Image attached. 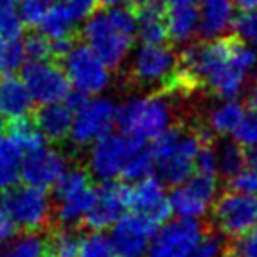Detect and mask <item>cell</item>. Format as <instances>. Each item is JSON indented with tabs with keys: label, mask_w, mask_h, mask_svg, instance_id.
Wrapping results in <instances>:
<instances>
[{
	"label": "cell",
	"mask_w": 257,
	"mask_h": 257,
	"mask_svg": "<svg viewBox=\"0 0 257 257\" xmlns=\"http://www.w3.org/2000/svg\"><path fill=\"white\" fill-rule=\"evenodd\" d=\"M257 67V51L236 37L189 44L179 56L168 95L205 89L220 100L236 98Z\"/></svg>",
	"instance_id": "6da1fadb"
},
{
	"label": "cell",
	"mask_w": 257,
	"mask_h": 257,
	"mask_svg": "<svg viewBox=\"0 0 257 257\" xmlns=\"http://www.w3.org/2000/svg\"><path fill=\"white\" fill-rule=\"evenodd\" d=\"M82 41L110 70L121 68L133 53L137 20L133 7L115 6L93 11L82 25Z\"/></svg>",
	"instance_id": "7a4b0ae2"
},
{
	"label": "cell",
	"mask_w": 257,
	"mask_h": 257,
	"mask_svg": "<svg viewBox=\"0 0 257 257\" xmlns=\"http://www.w3.org/2000/svg\"><path fill=\"white\" fill-rule=\"evenodd\" d=\"M149 149L159 180L175 187L194 173L200 139L194 128L172 124L156 137Z\"/></svg>",
	"instance_id": "3957f363"
},
{
	"label": "cell",
	"mask_w": 257,
	"mask_h": 257,
	"mask_svg": "<svg viewBox=\"0 0 257 257\" xmlns=\"http://www.w3.org/2000/svg\"><path fill=\"white\" fill-rule=\"evenodd\" d=\"M173 108L170 95L154 91L133 95L115 107V124L122 133L140 140H154L172 126Z\"/></svg>",
	"instance_id": "277c9868"
},
{
	"label": "cell",
	"mask_w": 257,
	"mask_h": 257,
	"mask_svg": "<svg viewBox=\"0 0 257 257\" xmlns=\"http://www.w3.org/2000/svg\"><path fill=\"white\" fill-rule=\"evenodd\" d=\"M130 77L140 88L168 93L177 77L179 54L166 44H142L130 54Z\"/></svg>",
	"instance_id": "5b68a950"
},
{
	"label": "cell",
	"mask_w": 257,
	"mask_h": 257,
	"mask_svg": "<svg viewBox=\"0 0 257 257\" xmlns=\"http://www.w3.org/2000/svg\"><path fill=\"white\" fill-rule=\"evenodd\" d=\"M61 68L72 91L81 96H98L112 82L110 68L84 42H74L61 56Z\"/></svg>",
	"instance_id": "8992f818"
},
{
	"label": "cell",
	"mask_w": 257,
	"mask_h": 257,
	"mask_svg": "<svg viewBox=\"0 0 257 257\" xmlns=\"http://www.w3.org/2000/svg\"><path fill=\"white\" fill-rule=\"evenodd\" d=\"M53 189V213L61 226L81 224L95 196L93 177L82 168H68Z\"/></svg>",
	"instance_id": "52a82bcc"
},
{
	"label": "cell",
	"mask_w": 257,
	"mask_h": 257,
	"mask_svg": "<svg viewBox=\"0 0 257 257\" xmlns=\"http://www.w3.org/2000/svg\"><path fill=\"white\" fill-rule=\"evenodd\" d=\"M2 205L13 219L14 226L28 233L46 229L53 219V198L41 187L23 184L6 191Z\"/></svg>",
	"instance_id": "ba28073f"
},
{
	"label": "cell",
	"mask_w": 257,
	"mask_h": 257,
	"mask_svg": "<svg viewBox=\"0 0 257 257\" xmlns=\"http://www.w3.org/2000/svg\"><path fill=\"white\" fill-rule=\"evenodd\" d=\"M146 140L135 139L126 133H107L100 140L89 146L88 173L100 182H110L122 177L128 159Z\"/></svg>",
	"instance_id": "9c48e42d"
},
{
	"label": "cell",
	"mask_w": 257,
	"mask_h": 257,
	"mask_svg": "<svg viewBox=\"0 0 257 257\" xmlns=\"http://www.w3.org/2000/svg\"><path fill=\"white\" fill-rule=\"evenodd\" d=\"M115 105L107 96H84L74 107L70 140L75 147H89L115 124Z\"/></svg>",
	"instance_id": "30bf717a"
},
{
	"label": "cell",
	"mask_w": 257,
	"mask_h": 257,
	"mask_svg": "<svg viewBox=\"0 0 257 257\" xmlns=\"http://www.w3.org/2000/svg\"><path fill=\"white\" fill-rule=\"evenodd\" d=\"M21 79L30 91L34 103L48 105L65 102L70 96L72 88L65 75L61 65L53 60H35L27 61L21 67Z\"/></svg>",
	"instance_id": "8fae6325"
},
{
	"label": "cell",
	"mask_w": 257,
	"mask_h": 257,
	"mask_svg": "<svg viewBox=\"0 0 257 257\" xmlns=\"http://www.w3.org/2000/svg\"><path fill=\"white\" fill-rule=\"evenodd\" d=\"M205 229L196 219L166 220L156 229L144 257H191Z\"/></svg>",
	"instance_id": "7c38bea8"
},
{
	"label": "cell",
	"mask_w": 257,
	"mask_h": 257,
	"mask_svg": "<svg viewBox=\"0 0 257 257\" xmlns=\"http://www.w3.org/2000/svg\"><path fill=\"white\" fill-rule=\"evenodd\" d=\"M212 215L215 229L229 240H236L254 229L257 222V201L250 194L227 191L213 201Z\"/></svg>",
	"instance_id": "4fadbf2b"
},
{
	"label": "cell",
	"mask_w": 257,
	"mask_h": 257,
	"mask_svg": "<svg viewBox=\"0 0 257 257\" xmlns=\"http://www.w3.org/2000/svg\"><path fill=\"white\" fill-rule=\"evenodd\" d=\"M217 196V179L203 173H193L186 182L173 187L168 194L170 208L179 219H200L213 205Z\"/></svg>",
	"instance_id": "5bb4252c"
},
{
	"label": "cell",
	"mask_w": 257,
	"mask_h": 257,
	"mask_svg": "<svg viewBox=\"0 0 257 257\" xmlns=\"http://www.w3.org/2000/svg\"><path fill=\"white\" fill-rule=\"evenodd\" d=\"M128 208L154 227L165 224L172 215L165 184L154 175L135 180V184L128 187Z\"/></svg>",
	"instance_id": "9a60e30c"
},
{
	"label": "cell",
	"mask_w": 257,
	"mask_h": 257,
	"mask_svg": "<svg viewBox=\"0 0 257 257\" xmlns=\"http://www.w3.org/2000/svg\"><path fill=\"white\" fill-rule=\"evenodd\" d=\"M128 210V186L119 180L102 182L95 187L91 206L82 222L91 231H107L121 219Z\"/></svg>",
	"instance_id": "2e32d148"
},
{
	"label": "cell",
	"mask_w": 257,
	"mask_h": 257,
	"mask_svg": "<svg viewBox=\"0 0 257 257\" xmlns=\"http://www.w3.org/2000/svg\"><path fill=\"white\" fill-rule=\"evenodd\" d=\"M70 168L68 159L54 147H39L21 159V180L28 186L53 189Z\"/></svg>",
	"instance_id": "e0dca14e"
},
{
	"label": "cell",
	"mask_w": 257,
	"mask_h": 257,
	"mask_svg": "<svg viewBox=\"0 0 257 257\" xmlns=\"http://www.w3.org/2000/svg\"><path fill=\"white\" fill-rule=\"evenodd\" d=\"M158 227L135 213H124L110 227L108 241L115 257H144Z\"/></svg>",
	"instance_id": "ac0fdd59"
},
{
	"label": "cell",
	"mask_w": 257,
	"mask_h": 257,
	"mask_svg": "<svg viewBox=\"0 0 257 257\" xmlns=\"http://www.w3.org/2000/svg\"><path fill=\"white\" fill-rule=\"evenodd\" d=\"M72 121H74V105L65 100V102L41 105L34 122L37 124L44 140L60 144L70 137Z\"/></svg>",
	"instance_id": "d6986e66"
},
{
	"label": "cell",
	"mask_w": 257,
	"mask_h": 257,
	"mask_svg": "<svg viewBox=\"0 0 257 257\" xmlns=\"http://www.w3.org/2000/svg\"><path fill=\"white\" fill-rule=\"evenodd\" d=\"M34 105V98L20 75H0V112L4 117L11 122L25 119L32 114Z\"/></svg>",
	"instance_id": "ffe728a7"
},
{
	"label": "cell",
	"mask_w": 257,
	"mask_h": 257,
	"mask_svg": "<svg viewBox=\"0 0 257 257\" xmlns=\"http://www.w3.org/2000/svg\"><path fill=\"white\" fill-rule=\"evenodd\" d=\"M133 13L137 20V37L142 44H165V4L161 0H137Z\"/></svg>",
	"instance_id": "44dd1931"
},
{
	"label": "cell",
	"mask_w": 257,
	"mask_h": 257,
	"mask_svg": "<svg viewBox=\"0 0 257 257\" xmlns=\"http://www.w3.org/2000/svg\"><path fill=\"white\" fill-rule=\"evenodd\" d=\"M200 37L203 41H215L233 28L234 4L233 0H200Z\"/></svg>",
	"instance_id": "7402d4cb"
},
{
	"label": "cell",
	"mask_w": 257,
	"mask_h": 257,
	"mask_svg": "<svg viewBox=\"0 0 257 257\" xmlns=\"http://www.w3.org/2000/svg\"><path fill=\"white\" fill-rule=\"evenodd\" d=\"M166 39L175 46H189L200 37V14L196 6L170 7L165 16Z\"/></svg>",
	"instance_id": "603a6c76"
},
{
	"label": "cell",
	"mask_w": 257,
	"mask_h": 257,
	"mask_svg": "<svg viewBox=\"0 0 257 257\" xmlns=\"http://www.w3.org/2000/svg\"><path fill=\"white\" fill-rule=\"evenodd\" d=\"M77 23L79 21L60 2H54L37 28L39 34L44 35L49 42H65L74 41Z\"/></svg>",
	"instance_id": "cb8c5ba5"
},
{
	"label": "cell",
	"mask_w": 257,
	"mask_h": 257,
	"mask_svg": "<svg viewBox=\"0 0 257 257\" xmlns=\"http://www.w3.org/2000/svg\"><path fill=\"white\" fill-rule=\"evenodd\" d=\"M243 114H245V107L238 102L236 98L222 100V102L217 103L215 107L210 108L208 115H206L205 126L215 137L233 135L234 130L240 124Z\"/></svg>",
	"instance_id": "d4e9b609"
},
{
	"label": "cell",
	"mask_w": 257,
	"mask_h": 257,
	"mask_svg": "<svg viewBox=\"0 0 257 257\" xmlns=\"http://www.w3.org/2000/svg\"><path fill=\"white\" fill-rule=\"evenodd\" d=\"M23 154L7 137H0V193L13 189L21 180Z\"/></svg>",
	"instance_id": "484cf974"
},
{
	"label": "cell",
	"mask_w": 257,
	"mask_h": 257,
	"mask_svg": "<svg viewBox=\"0 0 257 257\" xmlns=\"http://www.w3.org/2000/svg\"><path fill=\"white\" fill-rule=\"evenodd\" d=\"M81 247V234L70 226H61L44 240L46 257H77Z\"/></svg>",
	"instance_id": "4316f807"
},
{
	"label": "cell",
	"mask_w": 257,
	"mask_h": 257,
	"mask_svg": "<svg viewBox=\"0 0 257 257\" xmlns=\"http://www.w3.org/2000/svg\"><path fill=\"white\" fill-rule=\"evenodd\" d=\"M7 139L18 147V151H20L23 156L32 153V151H35V149H39V147H42L46 142L42 133L39 132L37 124H35L34 121H30L28 117L18 119V121L11 122Z\"/></svg>",
	"instance_id": "83f0119b"
},
{
	"label": "cell",
	"mask_w": 257,
	"mask_h": 257,
	"mask_svg": "<svg viewBox=\"0 0 257 257\" xmlns=\"http://www.w3.org/2000/svg\"><path fill=\"white\" fill-rule=\"evenodd\" d=\"M0 257H44V238L39 233L23 231L14 234L2 248Z\"/></svg>",
	"instance_id": "f1b7e54d"
},
{
	"label": "cell",
	"mask_w": 257,
	"mask_h": 257,
	"mask_svg": "<svg viewBox=\"0 0 257 257\" xmlns=\"http://www.w3.org/2000/svg\"><path fill=\"white\" fill-rule=\"evenodd\" d=\"M245 153L247 151L236 142H222L219 147L215 146L217 173L229 180L238 172H241L245 168Z\"/></svg>",
	"instance_id": "f546056e"
},
{
	"label": "cell",
	"mask_w": 257,
	"mask_h": 257,
	"mask_svg": "<svg viewBox=\"0 0 257 257\" xmlns=\"http://www.w3.org/2000/svg\"><path fill=\"white\" fill-rule=\"evenodd\" d=\"M229 241L215 227H206L203 236L194 247L191 257H227L229 255Z\"/></svg>",
	"instance_id": "4dcf8cb0"
},
{
	"label": "cell",
	"mask_w": 257,
	"mask_h": 257,
	"mask_svg": "<svg viewBox=\"0 0 257 257\" xmlns=\"http://www.w3.org/2000/svg\"><path fill=\"white\" fill-rule=\"evenodd\" d=\"M154 170V163H153V156H151V149L142 144L135 153L132 154V158L128 159L124 170H122V177L121 179L126 180H140L147 175H153Z\"/></svg>",
	"instance_id": "1f68e13d"
},
{
	"label": "cell",
	"mask_w": 257,
	"mask_h": 257,
	"mask_svg": "<svg viewBox=\"0 0 257 257\" xmlns=\"http://www.w3.org/2000/svg\"><path fill=\"white\" fill-rule=\"evenodd\" d=\"M23 21L18 7L7 0H0V37L4 41H20L23 35Z\"/></svg>",
	"instance_id": "d6a6232c"
},
{
	"label": "cell",
	"mask_w": 257,
	"mask_h": 257,
	"mask_svg": "<svg viewBox=\"0 0 257 257\" xmlns=\"http://www.w3.org/2000/svg\"><path fill=\"white\" fill-rule=\"evenodd\" d=\"M77 257H115V254L103 231H89L88 234L81 236Z\"/></svg>",
	"instance_id": "836d02e7"
},
{
	"label": "cell",
	"mask_w": 257,
	"mask_h": 257,
	"mask_svg": "<svg viewBox=\"0 0 257 257\" xmlns=\"http://www.w3.org/2000/svg\"><path fill=\"white\" fill-rule=\"evenodd\" d=\"M231 30L234 32V37L238 41L257 51V9L241 13L238 18H234Z\"/></svg>",
	"instance_id": "e575fe53"
},
{
	"label": "cell",
	"mask_w": 257,
	"mask_h": 257,
	"mask_svg": "<svg viewBox=\"0 0 257 257\" xmlns=\"http://www.w3.org/2000/svg\"><path fill=\"white\" fill-rule=\"evenodd\" d=\"M18 4H20L18 6V14H20L23 25L35 28L39 27L42 18L51 9L54 0H20Z\"/></svg>",
	"instance_id": "d590c367"
},
{
	"label": "cell",
	"mask_w": 257,
	"mask_h": 257,
	"mask_svg": "<svg viewBox=\"0 0 257 257\" xmlns=\"http://www.w3.org/2000/svg\"><path fill=\"white\" fill-rule=\"evenodd\" d=\"M233 135L234 142L240 144L243 149H254V147H257V110L245 112Z\"/></svg>",
	"instance_id": "8d00e7d4"
},
{
	"label": "cell",
	"mask_w": 257,
	"mask_h": 257,
	"mask_svg": "<svg viewBox=\"0 0 257 257\" xmlns=\"http://www.w3.org/2000/svg\"><path fill=\"white\" fill-rule=\"evenodd\" d=\"M23 46V53L27 61H35V60H48L53 56L51 51V42L44 37L42 34H32L21 42Z\"/></svg>",
	"instance_id": "74e56055"
},
{
	"label": "cell",
	"mask_w": 257,
	"mask_h": 257,
	"mask_svg": "<svg viewBox=\"0 0 257 257\" xmlns=\"http://www.w3.org/2000/svg\"><path fill=\"white\" fill-rule=\"evenodd\" d=\"M194 172L203 173V175L217 177V156H215V142L200 146L196 156V165Z\"/></svg>",
	"instance_id": "f35d334b"
},
{
	"label": "cell",
	"mask_w": 257,
	"mask_h": 257,
	"mask_svg": "<svg viewBox=\"0 0 257 257\" xmlns=\"http://www.w3.org/2000/svg\"><path fill=\"white\" fill-rule=\"evenodd\" d=\"M227 187H229V191L254 196V194H257V173L250 172L248 168H243L227 180Z\"/></svg>",
	"instance_id": "ab89813d"
},
{
	"label": "cell",
	"mask_w": 257,
	"mask_h": 257,
	"mask_svg": "<svg viewBox=\"0 0 257 257\" xmlns=\"http://www.w3.org/2000/svg\"><path fill=\"white\" fill-rule=\"evenodd\" d=\"M227 257H257V229H250L229 245Z\"/></svg>",
	"instance_id": "60d3db41"
},
{
	"label": "cell",
	"mask_w": 257,
	"mask_h": 257,
	"mask_svg": "<svg viewBox=\"0 0 257 257\" xmlns=\"http://www.w3.org/2000/svg\"><path fill=\"white\" fill-rule=\"evenodd\" d=\"M77 21H84L93 11H96L98 0H58Z\"/></svg>",
	"instance_id": "b9f144b4"
},
{
	"label": "cell",
	"mask_w": 257,
	"mask_h": 257,
	"mask_svg": "<svg viewBox=\"0 0 257 257\" xmlns=\"http://www.w3.org/2000/svg\"><path fill=\"white\" fill-rule=\"evenodd\" d=\"M16 231H18V227L14 226L13 219L9 217L7 210L4 208L2 201H0V248L16 234Z\"/></svg>",
	"instance_id": "7bdbcfd3"
},
{
	"label": "cell",
	"mask_w": 257,
	"mask_h": 257,
	"mask_svg": "<svg viewBox=\"0 0 257 257\" xmlns=\"http://www.w3.org/2000/svg\"><path fill=\"white\" fill-rule=\"evenodd\" d=\"M245 168L257 173V147L248 149L247 153H245Z\"/></svg>",
	"instance_id": "ee69618b"
},
{
	"label": "cell",
	"mask_w": 257,
	"mask_h": 257,
	"mask_svg": "<svg viewBox=\"0 0 257 257\" xmlns=\"http://www.w3.org/2000/svg\"><path fill=\"white\" fill-rule=\"evenodd\" d=\"M247 102L250 110H257V77L252 81L250 88H248V96H247Z\"/></svg>",
	"instance_id": "f6af8a7d"
},
{
	"label": "cell",
	"mask_w": 257,
	"mask_h": 257,
	"mask_svg": "<svg viewBox=\"0 0 257 257\" xmlns=\"http://www.w3.org/2000/svg\"><path fill=\"white\" fill-rule=\"evenodd\" d=\"M233 4L236 9L241 11V13L257 9V0H233Z\"/></svg>",
	"instance_id": "bcb514c9"
},
{
	"label": "cell",
	"mask_w": 257,
	"mask_h": 257,
	"mask_svg": "<svg viewBox=\"0 0 257 257\" xmlns=\"http://www.w3.org/2000/svg\"><path fill=\"white\" fill-rule=\"evenodd\" d=\"M165 6L177 7V6H196L200 0H161Z\"/></svg>",
	"instance_id": "7dc6e473"
},
{
	"label": "cell",
	"mask_w": 257,
	"mask_h": 257,
	"mask_svg": "<svg viewBox=\"0 0 257 257\" xmlns=\"http://www.w3.org/2000/svg\"><path fill=\"white\" fill-rule=\"evenodd\" d=\"M130 0H98L103 7H115V6H126Z\"/></svg>",
	"instance_id": "c3c4849f"
},
{
	"label": "cell",
	"mask_w": 257,
	"mask_h": 257,
	"mask_svg": "<svg viewBox=\"0 0 257 257\" xmlns=\"http://www.w3.org/2000/svg\"><path fill=\"white\" fill-rule=\"evenodd\" d=\"M6 46H7V41H4V39L0 37V61H2L4 51H6Z\"/></svg>",
	"instance_id": "681fc988"
},
{
	"label": "cell",
	"mask_w": 257,
	"mask_h": 257,
	"mask_svg": "<svg viewBox=\"0 0 257 257\" xmlns=\"http://www.w3.org/2000/svg\"><path fill=\"white\" fill-rule=\"evenodd\" d=\"M4 122H6V117L2 115V112H0V130L4 128Z\"/></svg>",
	"instance_id": "f907efd6"
},
{
	"label": "cell",
	"mask_w": 257,
	"mask_h": 257,
	"mask_svg": "<svg viewBox=\"0 0 257 257\" xmlns=\"http://www.w3.org/2000/svg\"><path fill=\"white\" fill-rule=\"evenodd\" d=\"M7 2H11V4H18L20 0H7Z\"/></svg>",
	"instance_id": "816d5d0a"
},
{
	"label": "cell",
	"mask_w": 257,
	"mask_h": 257,
	"mask_svg": "<svg viewBox=\"0 0 257 257\" xmlns=\"http://www.w3.org/2000/svg\"><path fill=\"white\" fill-rule=\"evenodd\" d=\"M255 201H257V200H255Z\"/></svg>",
	"instance_id": "f5cc1de1"
}]
</instances>
